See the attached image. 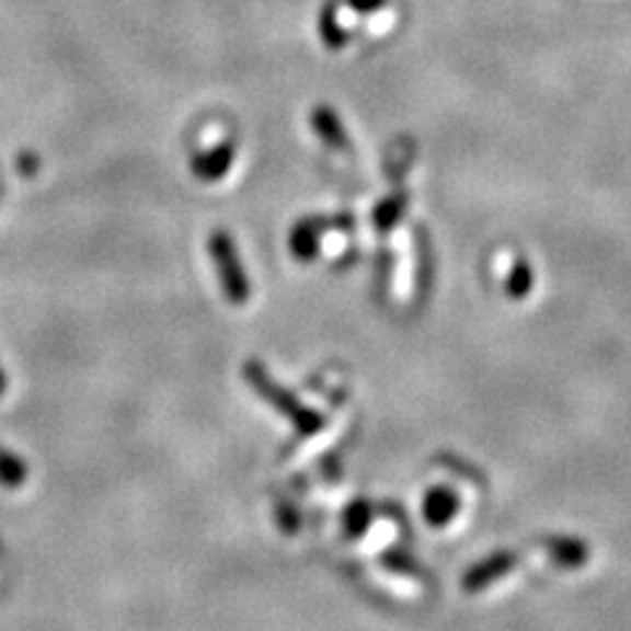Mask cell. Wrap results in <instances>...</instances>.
I'll return each instance as SVG.
<instances>
[{"mask_svg":"<svg viewBox=\"0 0 631 631\" xmlns=\"http://www.w3.org/2000/svg\"><path fill=\"white\" fill-rule=\"evenodd\" d=\"M208 253L214 261L216 272H219V282L223 289V298L232 306H242L250 298V282L245 276V266H242L240 253H237L234 237L227 229H216L208 237Z\"/></svg>","mask_w":631,"mask_h":631,"instance_id":"6da1fadb","label":"cell"},{"mask_svg":"<svg viewBox=\"0 0 631 631\" xmlns=\"http://www.w3.org/2000/svg\"><path fill=\"white\" fill-rule=\"evenodd\" d=\"M248 377H250V385H255L263 394H266V398H272V403L276 400V405H279L282 411H285L287 416L300 426V429H313V426L319 424V416H313L311 411H306V408L295 403V400L289 398V394L282 390V387L272 385V379H266V374H263L261 366L250 364L248 366Z\"/></svg>","mask_w":631,"mask_h":631,"instance_id":"7a4b0ae2","label":"cell"},{"mask_svg":"<svg viewBox=\"0 0 631 631\" xmlns=\"http://www.w3.org/2000/svg\"><path fill=\"white\" fill-rule=\"evenodd\" d=\"M237 158V148L234 142H219L216 148L203 150L193 158V174L200 182H219L223 176L229 174Z\"/></svg>","mask_w":631,"mask_h":631,"instance_id":"3957f363","label":"cell"},{"mask_svg":"<svg viewBox=\"0 0 631 631\" xmlns=\"http://www.w3.org/2000/svg\"><path fill=\"white\" fill-rule=\"evenodd\" d=\"M337 221V219H334ZM334 221H326V219H302L298 227L292 229V234H289V250H292V255L298 261H313L316 255H319V237L324 232L326 227H332Z\"/></svg>","mask_w":631,"mask_h":631,"instance_id":"277c9868","label":"cell"},{"mask_svg":"<svg viewBox=\"0 0 631 631\" xmlns=\"http://www.w3.org/2000/svg\"><path fill=\"white\" fill-rule=\"evenodd\" d=\"M513 565H516V555H513V552H495V555H490L486 561L473 565L469 574L463 576V587L469 592H479L486 587V584L495 582V578L508 574Z\"/></svg>","mask_w":631,"mask_h":631,"instance_id":"5b68a950","label":"cell"},{"mask_svg":"<svg viewBox=\"0 0 631 631\" xmlns=\"http://www.w3.org/2000/svg\"><path fill=\"white\" fill-rule=\"evenodd\" d=\"M311 127L316 135L324 140L329 148L334 150H342V153H347L351 150V140H347V131L342 127L340 116L334 114L329 105H316L311 111Z\"/></svg>","mask_w":631,"mask_h":631,"instance_id":"8992f818","label":"cell"},{"mask_svg":"<svg viewBox=\"0 0 631 631\" xmlns=\"http://www.w3.org/2000/svg\"><path fill=\"white\" fill-rule=\"evenodd\" d=\"M548 552L550 558L563 569H576V565H584L589 558L587 544L578 542L574 537H552L548 539Z\"/></svg>","mask_w":631,"mask_h":631,"instance_id":"52a82bcc","label":"cell"},{"mask_svg":"<svg viewBox=\"0 0 631 631\" xmlns=\"http://www.w3.org/2000/svg\"><path fill=\"white\" fill-rule=\"evenodd\" d=\"M458 513V497L452 495L450 490H434L426 495V503H424V516L426 521L439 526V524H447L452 516Z\"/></svg>","mask_w":631,"mask_h":631,"instance_id":"ba28073f","label":"cell"},{"mask_svg":"<svg viewBox=\"0 0 631 631\" xmlns=\"http://www.w3.org/2000/svg\"><path fill=\"white\" fill-rule=\"evenodd\" d=\"M319 32H321V37H324L326 48H332V50H337L347 43V32L340 26V19H337V11H334V5H326V9L321 11Z\"/></svg>","mask_w":631,"mask_h":631,"instance_id":"9c48e42d","label":"cell"},{"mask_svg":"<svg viewBox=\"0 0 631 631\" xmlns=\"http://www.w3.org/2000/svg\"><path fill=\"white\" fill-rule=\"evenodd\" d=\"M403 206H405V195H394V197H390V200L381 203V206L377 208V214H374V221H377V227H381V229L392 227L394 219L403 214Z\"/></svg>","mask_w":631,"mask_h":631,"instance_id":"30bf717a","label":"cell"},{"mask_svg":"<svg viewBox=\"0 0 631 631\" xmlns=\"http://www.w3.org/2000/svg\"><path fill=\"white\" fill-rule=\"evenodd\" d=\"M529 287H531L529 263H518L516 272H513V276L508 279V292L513 295V298H524V295L529 292Z\"/></svg>","mask_w":631,"mask_h":631,"instance_id":"8fae6325","label":"cell"},{"mask_svg":"<svg viewBox=\"0 0 631 631\" xmlns=\"http://www.w3.org/2000/svg\"><path fill=\"white\" fill-rule=\"evenodd\" d=\"M351 3V9L360 11V13H368V11H377L385 5V0H347Z\"/></svg>","mask_w":631,"mask_h":631,"instance_id":"7c38bea8","label":"cell"},{"mask_svg":"<svg viewBox=\"0 0 631 631\" xmlns=\"http://www.w3.org/2000/svg\"><path fill=\"white\" fill-rule=\"evenodd\" d=\"M3 387H5V381H3V371H0V392H3Z\"/></svg>","mask_w":631,"mask_h":631,"instance_id":"4fadbf2b","label":"cell"}]
</instances>
